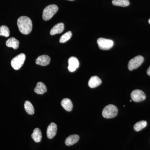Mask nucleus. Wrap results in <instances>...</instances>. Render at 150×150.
I'll use <instances>...</instances> for the list:
<instances>
[{"mask_svg":"<svg viewBox=\"0 0 150 150\" xmlns=\"http://www.w3.org/2000/svg\"><path fill=\"white\" fill-rule=\"evenodd\" d=\"M17 25L19 31L24 35L29 34L32 31V21L27 16H22L19 18L17 21Z\"/></svg>","mask_w":150,"mask_h":150,"instance_id":"obj_1","label":"nucleus"},{"mask_svg":"<svg viewBox=\"0 0 150 150\" xmlns=\"http://www.w3.org/2000/svg\"><path fill=\"white\" fill-rule=\"evenodd\" d=\"M118 109L114 105L110 104L104 108L102 111V115L106 118H114L117 115Z\"/></svg>","mask_w":150,"mask_h":150,"instance_id":"obj_2","label":"nucleus"},{"mask_svg":"<svg viewBox=\"0 0 150 150\" xmlns=\"http://www.w3.org/2000/svg\"><path fill=\"white\" fill-rule=\"evenodd\" d=\"M58 7L56 5L52 4L47 6L43 12V18L45 21L51 19L58 11Z\"/></svg>","mask_w":150,"mask_h":150,"instance_id":"obj_3","label":"nucleus"},{"mask_svg":"<svg viewBox=\"0 0 150 150\" xmlns=\"http://www.w3.org/2000/svg\"><path fill=\"white\" fill-rule=\"evenodd\" d=\"M25 59V55L24 54H19L11 60V65L15 70H19L24 64Z\"/></svg>","mask_w":150,"mask_h":150,"instance_id":"obj_4","label":"nucleus"},{"mask_svg":"<svg viewBox=\"0 0 150 150\" xmlns=\"http://www.w3.org/2000/svg\"><path fill=\"white\" fill-rule=\"evenodd\" d=\"M97 43L100 49L102 50H108L112 48L114 42L112 40L100 38L97 40Z\"/></svg>","mask_w":150,"mask_h":150,"instance_id":"obj_5","label":"nucleus"},{"mask_svg":"<svg viewBox=\"0 0 150 150\" xmlns=\"http://www.w3.org/2000/svg\"><path fill=\"white\" fill-rule=\"evenodd\" d=\"M144 57L142 56H138L130 60L128 64V69L130 71L136 69L142 64L144 62Z\"/></svg>","mask_w":150,"mask_h":150,"instance_id":"obj_6","label":"nucleus"},{"mask_svg":"<svg viewBox=\"0 0 150 150\" xmlns=\"http://www.w3.org/2000/svg\"><path fill=\"white\" fill-rule=\"evenodd\" d=\"M131 96L132 100L136 102L143 101L146 98V96L142 90L139 89L133 91L131 92Z\"/></svg>","mask_w":150,"mask_h":150,"instance_id":"obj_7","label":"nucleus"},{"mask_svg":"<svg viewBox=\"0 0 150 150\" xmlns=\"http://www.w3.org/2000/svg\"><path fill=\"white\" fill-rule=\"evenodd\" d=\"M68 63H69L68 70L71 72H74L75 71L79 66V63L78 59L74 56L70 57L68 61Z\"/></svg>","mask_w":150,"mask_h":150,"instance_id":"obj_8","label":"nucleus"},{"mask_svg":"<svg viewBox=\"0 0 150 150\" xmlns=\"http://www.w3.org/2000/svg\"><path fill=\"white\" fill-rule=\"evenodd\" d=\"M57 126L56 123H51L48 126L46 131L48 139H52L56 136L57 133Z\"/></svg>","mask_w":150,"mask_h":150,"instance_id":"obj_9","label":"nucleus"},{"mask_svg":"<svg viewBox=\"0 0 150 150\" xmlns=\"http://www.w3.org/2000/svg\"><path fill=\"white\" fill-rule=\"evenodd\" d=\"M51 58L48 55H44L38 56L35 60L37 65L41 66H46L50 64Z\"/></svg>","mask_w":150,"mask_h":150,"instance_id":"obj_10","label":"nucleus"},{"mask_svg":"<svg viewBox=\"0 0 150 150\" xmlns=\"http://www.w3.org/2000/svg\"><path fill=\"white\" fill-rule=\"evenodd\" d=\"M102 83L101 79L97 76H92L89 80L88 85L91 88H95Z\"/></svg>","mask_w":150,"mask_h":150,"instance_id":"obj_11","label":"nucleus"},{"mask_svg":"<svg viewBox=\"0 0 150 150\" xmlns=\"http://www.w3.org/2000/svg\"><path fill=\"white\" fill-rule=\"evenodd\" d=\"M64 29V25L62 23H58L54 25L50 31V34L51 35H56V34H59L62 33Z\"/></svg>","mask_w":150,"mask_h":150,"instance_id":"obj_12","label":"nucleus"},{"mask_svg":"<svg viewBox=\"0 0 150 150\" xmlns=\"http://www.w3.org/2000/svg\"><path fill=\"white\" fill-rule=\"evenodd\" d=\"M79 135L76 134L70 135L65 140V144L67 146H71L74 144L77 143L79 140Z\"/></svg>","mask_w":150,"mask_h":150,"instance_id":"obj_13","label":"nucleus"},{"mask_svg":"<svg viewBox=\"0 0 150 150\" xmlns=\"http://www.w3.org/2000/svg\"><path fill=\"white\" fill-rule=\"evenodd\" d=\"M47 91V89L46 86L45 84L41 82L38 83L36 87L34 89V91L35 93L38 94H43Z\"/></svg>","mask_w":150,"mask_h":150,"instance_id":"obj_14","label":"nucleus"},{"mask_svg":"<svg viewBox=\"0 0 150 150\" xmlns=\"http://www.w3.org/2000/svg\"><path fill=\"white\" fill-rule=\"evenodd\" d=\"M6 45L8 47H11L14 49L18 48L19 46V41L15 38H11L7 40Z\"/></svg>","mask_w":150,"mask_h":150,"instance_id":"obj_15","label":"nucleus"},{"mask_svg":"<svg viewBox=\"0 0 150 150\" xmlns=\"http://www.w3.org/2000/svg\"><path fill=\"white\" fill-rule=\"evenodd\" d=\"M62 107L67 111H71L72 110L73 105L71 100L65 98L62 100L61 102Z\"/></svg>","mask_w":150,"mask_h":150,"instance_id":"obj_16","label":"nucleus"},{"mask_svg":"<svg viewBox=\"0 0 150 150\" xmlns=\"http://www.w3.org/2000/svg\"><path fill=\"white\" fill-rule=\"evenodd\" d=\"M33 139L36 143H39L42 139V136L41 131L39 128H35L31 135Z\"/></svg>","mask_w":150,"mask_h":150,"instance_id":"obj_17","label":"nucleus"},{"mask_svg":"<svg viewBox=\"0 0 150 150\" xmlns=\"http://www.w3.org/2000/svg\"><path fill=\"white\" fill-rule=\"evenodd\" d=\"M24 108L25 111L30 115L34 113V108L33 105L30 101L26 100L24 103Z\"/></svg>","mask_w":150,"mask_h":150,"instance_id":"obj_18","label":"nucleus"},{"mask_svg":"<svg viewBox=\"0 0 150 150\" xmlns=\"http://www.w3.org/2000/svg\"><path fill=\"white\" fill-rule=\"evenodd\" d=\"M112 4L118 6H128L130 4L129 0H112Z\"/></svg>","mask_w":150,"mask_h":150,"instance_id":"obj_19","label":"nucleus"},{"mask_svg":"<svg viewBox=\"0 0 150 150\" xmlns=\"http://www.w3.org/2000/svg\"><path fill=\"white\" fill-rule=\"evenodd\" d=\"M147 125V123L146 121H141L137 122L134 125V128L136 131H139L145 128Z\"/></svg>","mask_w":150,"mask_h":150,"instance_id":"obj_20","label":"nucleus"},{"mask_svg":"<svg viewBox=\"0 0 150 150\" xmlns=\"http://www.w3.org/2000/svg\"><path fill=\"white\" fill-rule=\"evenodd\" d=\"M72 33L71 31H69L66 33L60 38L59 42L61 43H64L68 41L71 37Z\"/></svg>","mask_w":150,"mask_h":150,"instance_id":"obj_21","label":"nucleus"},{"mask_svg":"<svg viewBox=\"0 0 150 150\" xmlns=\"http://www.w3.org/2000/svg\"><path fill=\"white\" fill-rule=\"evenodd\" d=\"M0 35L8 37L10 35L9 29L6 25H2L0 27Z\"/></svg>","mask_w":150,"mask_h":150,"instance_id":"obj_22","label":"nucleus"},{"mask_svg":"<svg viewBox=\"0 0 150 150\" xmlns=\"http://www.w3.org/2000/svg\"><path fill=\"white\" fill-rule=\"evenodd\" d=\"M147 74L149 76H150V66L149 69H148L147 71Z\"/></svg>","mask_w":150,"mask_h":150,"instance_id":"obj_23","label":"nucleus"},{"mask_svg":"<svg viewBox=\"0 0 150 150\" xmlns=\"http://www.w3.org/2000/svg\"><path fill=\"white\" fill-rule=\"evenodd\" d=\"M149 24H150V19H149Z\"/></svg>","mask_w":150,"mask_h":150,"instance_id":"obj_24","label":"nucleus"},{"mask_svg":"<svg viewBox=\"0 0 150 150\" xmlns=\"http://www.w3.org/2000/svg\"><path fill=\"white\" fill-rule=\"evenodd\" d=\"M69 1H74V0H69Z\"/></svg>","mask_w":150,"mask_h":150,"instance_id":"obj_25","label":"nucleus"}]
</instances>
